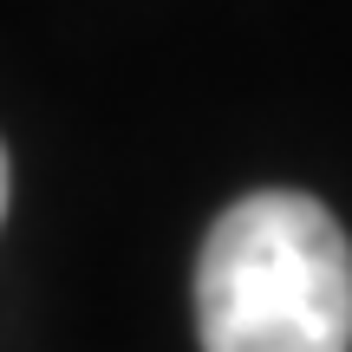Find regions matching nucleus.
<instances>
[{"label":"nucleus","mask_w":352,"mask_h":352,"mask_svg":"<svg viewBox=\"0 0 352 352\" xmlns=\"http://www.w3.org/2000/svg\"><path fill=\"white\" fill-rule=\"evenodd\" d=\"M196 333L202 352H352V241L327 202H228L196 261Z\"/></svg>","instance_id":"f257e3e1"},{"label":"nucleus","mask_w":352,"mask_h":352,"mask_svg":"<svg viewBox=\"0 0 352 352\" xmlns=\"http://www.w3.org/2000/svg\"><path fill=\"white\" fill-rule=\"evenodd\" d=\"M0 215H7V151H0Z\"/></svg>","instance_id":"f03ea898"}]
</instances>
